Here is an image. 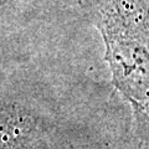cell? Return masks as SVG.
Here are the masks:
<instances>
[{
    "label": "cell",
    "mask_w": 149,
    "mask_h": 149,
    "mask_svg": "<svg viewBox=\"0 0 149 149\" xmlns=\"http://www.w3.org/2000/svg\"><path fill=\"white\" fill-rule=\"evenodd\" d=\"M0 149H46L45 124L17 103L1 104Z\"/></svg>",
    "instance_id": "obj_2"
},
{
    "label": "cell",
    "mask_w": 149,
    "mask_h": 149,
    "mask_svg": "<svg viewBox=\"0 0 149 149\" xmlns=\"http://www.w3.org/2000/svg\"><path fill=\"white\" fill-rule=\"evenodd\" d=\"M93 20L103 37L114 88L132 106L139 143L149 144V0H98Z\"/></svg>",
    "instance_id": "obj_1"
}]
</instances>
